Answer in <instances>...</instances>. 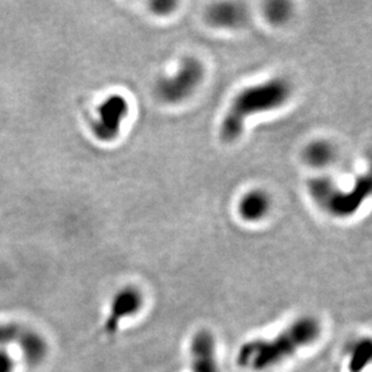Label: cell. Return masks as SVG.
Wrapping results in <instances>:
<instances>
[{"instance_id":"6da1fadb","label":"cell","mask_w":372,"mask_h":372,"mask_svg":"<svg viewBox=\"0 0 372 372\" xmlns=\"http://www.w3.org/2000/svg\"><path fill=\"white\" fill-rule=\"evenodd\" d=\"M322 325L312 315H304L274 336L244 342L237 352V365L250 372L270 371L293 358L320 338Z\"/></svg>"},{"instance_id":"3957f363","label":"cell","mask_w":372,"mask_h":372,"mask_svg":"<svg viewBox=\"0 0 372 372\" xmlns=\"http://www.w3.org/2000/svg\"><path fill=\"white\" fill-rule=\"evenodd\" d=\"M370 175L360 176L348 191L341 189L332 179L320 176L307 182V191L322 210L336 218H346L359 210L371 193Z\"/></svg>"},{"instance_id":"277c9868","label":"cell","mask_w":372,"mask_h":372,"mask_svg":"<svg viewBox=\"0 0 372 372\" xmlns=\"http://www.w3.org/2000/svg\"><path fill=\"white\" fill-rule=\"evenodd\" d=\"M205 77V66L200 59L184 57L174 74L159 77L154 92L163 104L177 105L194 94Z\"/></svg>"},{"instance_id":"5bb4252c","label":"cell","mask_w":372,"mask_h":372,"mask_svg":"<svg viewBox=\"0 0 372 372\" xmlns=\"http://www.w3.org/2000/svg\"><path fill=\"white\" fill-rule=\"evenodd\" d=\"M176 6H177V3L172 0H156V1H151L149 9L157 16H168L171 13H174Z\"/></svg>"},{"instance_id":"7a4b0ae2","label":"cell","mask_w":372,"mask_h":372,"mask_svg":"<svg viewBox=\"0 0 372 372\" xmlns=\"http://www.w3.org/2000/svg\"><path fill=\"white\" fill-rule=\"evenodd\" d=\"M292 93V84L285 77H274L242 89L232 99L227 114H224L219 128L221 139L227 144L240 139L247 119L254 114L280 109L288 103Z\"/></svg>"},{"instance_id":"8992f818","label":"cell","mask_w":372,"mask_h":372,"mask_svg":"<svg viewBox=\"0 0 372 372\" xmlns=\"http://www.w3.org/2000/svg\"><path fill=\"white\" fill-rule=\"evenodd\" d=\"M144 295L139 289L127 285L119 289L110 302L109 311L103 325V332L107 336H114L119 325L126 320L137 315L144 306Z\"/></svg>"},{"instance_id":"ba28073f","label":"cell","mask_w":372,"mask_h":372,"mask_svg":"<svg viewBox=\"0 0 372 372\" xmlns=\"http://www.w3.org/2000/svg\"><path fill=\"white\" fill-rule=\"evenodd\" d=\"M205 18L210 26L219 29H237L245 26L250 13L242 3L223 1L210 5L206 10Z\"/></svg>"},{"instance_id":"7c38bea8","label":"cell","mask_w":372,"mask_h":372,"mask_svg":"<svg viewBox=\"0 0 372 372\" xmlns=\"http://www.w3.org/2000/svg\"><path fill=\"white\" fill-rule=\"evenodd\" d=\"M264 16L274 26H283L293 15V5L285 0H272L264 4Z\"/></svg>"},{"instance_id":"4fadbf2b","label":"cell","mask_w":372,"mask_h":372,"mask_svg":"<svg viewBox=\"0 0 372 372\" xmlns=\"http://www.w3.org/2000/svg\"><path fill=\"white\" fill-rule=\"evenodd\" d=\"M371 362V341L363 338L352 347L348 360V371L363 372Z\"/></svg>"},{"instance_id":"52a82bcc","label":"cell","mask_w":372,"mask_h":372,"mask_svg":"<svg viewBox=\"0 0 372 372\" xmlns=\"http://www.w3.org/2000/svg\"><path fill=\"white\" fill-rule=\"evenodd\" d=\"M189 355L193 372H221L215 336L209 330H200L194 335Z\"/></svg>"},{"instance_id":"8fae6325","label":"cell","mask_w":372,"mask_h":372,"mask_svg":"<svg viewBox=\"0 0 372 372\" xmlns=\"http://www.w3.org/2000/svg\"><path fill=\"white\" fill-rule=\"evenodd\" d=\"M18 337L21 340L23 357L28 363L38 364L44 359L47 346L43 336H40L39 334L34 332H27V333H20Z\"/></svg>"},{"instance_id":"9a60e30c","label":"cell","mask_w":372,"mask_h":372,"mask_svg":"<svg viewBox=\"0 0 372 372\" xmlns=\"http://www.w3.org/2000/svg\"><path fill=\"white\" fill-rule=\"evenodd\" d=\"M20 329L15 325H3L0 323V347L8 345L10 342L17 338Z\"/></svg>"},{"instance_id":"5b68a950","label":"cell","mask_w":372,"mask_h":372,"mask_svg":"<svg viewBox=\"0 0 372 372\" xmlns=\"http://www.w3.org/2000/svg\"><path fill=\"white\" fill-rule=\"evenodd\" d=\"M129 114V103L121 94H111L101 101L96 119L92 124L93 135L101 142L116 140L122 131V124Z\"/></svg>"},{"instance_id":"2e32d148","label":"cell","mask_w":372,"mask_h":372,"mask_svg":"<svg viewBox=\"0 0 372 372\" xmlns=\"http://www.w3.org/2000/svg\"><path fill=\"white\" fill-rule=\"evenodd\" d=\"M13 362L8 353L0 350V372H13Z\"/></svg>"},{"instance_id":"30bf717a","label":"cell","mask_w":372,"mask_h":372,"mask_svg":"<svg viewBox=\"0 0 372 372\" xmlns=\"http://www.w3.org/2000/svg\"><path fill=\"white\" fill-rule=\"evenodd\" d=\"M336 158V149L332 142L327 140H315L304 149V159L307 165L323 169L333 164Z\"/></svg>"},{"instance_id":"9c48e42d","label":"cell","mask_w":372,"mask_h":372,"mask_svg":"<svg viewBox=\"0 0 372 372\" xmlns=\"http://www.w3.org/2000/svg\"><path fill=\"white\" fill-rule=\"evenodd\" d=\"M271 209V199L262 189H252L241 198L239 215L246 222H259L267 217Z\"/></svg>"}]
</instances>
